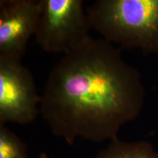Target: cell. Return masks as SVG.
<instances>
[{"instance_id": "obj_3", "label": "cell", "mask_w": 158, "mask_h": 158, "mask_svg": "<svg viewBox=\"0 0 158 158\" xmlns=\"http://www.w3.org/2000/svg\"><path fill=\"white\" fill-rule=\"evenodd\" d=\"M91 28L82 0H41L35 40L45 52L68 54L89 38Z\"/></svg>"}, {"instance_id": "obj_4", "label": "cell", "mask_w": 158, "mask_h": 158, "mask_svg": "<svg viewBox=\"0 0 158 158\" xmlns=\"http://www.w3.org/2000/svg\"><path fill=\"white\" fill-rule=\"evenodd\" d=\"M40 102L29 69L20 60L0 58V125L31 123L40 114Z\"/></svg>"}, {"instance_id": "obj_7", "label": "cell", "mask_w": 158, "mask_h": 158, "mask_svg": "<svg viewBox=\"0 0 158 158\" xmlns=\"http://www.w3.org/2000/svg\"><path fill=\"white\" fill-rule=\"evenodd\" d=\"M0 158H27L26 144L5 125H0Z\"/></svg>"}, {"instance_id": "obj_1", "label": "cell", "mask_w": 158, "mask_h": 158, "mask_svg": "<svg viewBox=\"0 0 158 158\" xmlns=\"http://www.w3.org/2000/svg\"><path fill=\"white\" fill-rule=\"evenodd\" d=\"M143 100L139 74L120 49L90 37L51 71L40 111L52 133L70 145L77 138L111 141L137 116Z\"/></svg>"}, {"instance_id": "obj_8", "label": "cell", "mask_w": 158, "mask_h": 158, "mask_svg": "<svg viewBox=\"0 0 158 158\" xmlns=\"http://www.w3.org/2000/svg\"><path fill=\"white\" fill-rule=\"evenodd\" d=\"M37 158H49V157H48V155H47L46 154L44 153V152H43V153H41L40 155L38 156V157H37Z\"/></svg>"}, {"instance_id": "obj_5", "label": "cell", "mask_w": 158, "mask_h": 158, "mask_svg": "<svg viewBox=\"0 0 158 158\" xmlns=\"http://www.w3.org/2000/svg\"><path fill=\"white\" fill-rule=\"evenodd\" d=\"M40 14L41 0L0 1V58L21 61Z\"/></svg>"}, {"instance_id": "obj_6", "label": "cell", "mask_w": 158, "mask_h": 158, "mask_svg": "<svg viewBox=\"0 0 158 158\" xmlns=\"http://www.w3.org/2000/svg\"><path fill=\"white\" fill-rule=\"evenodd\" d=\"M95 158H158L152 147L146 142L127 143L118 138L110 142Z\"/></svg>"}, {"instance_id": "obj_2", "label": "cell", "mask_w": 158, "mask_h": 158, "mask_svg": "<svg viewBox=\"0 0 158 158\" xmlns=\"http://www.w3.org/2000/svg\"><path fill=\"white\" fill-rule=\"evenodd\" d=\"M86 11L105 40L158 54V0H98Z\"/></svg>"}]
</instances>
